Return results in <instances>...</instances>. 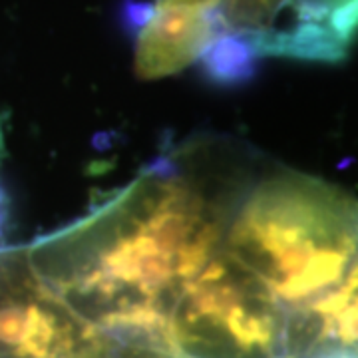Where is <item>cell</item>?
I'll list each match as a JSON object with an SVG mask.
<instances>
[{
    "instance_id": "obj_1",
    "label": "cell",
    "mask_w": 358,
    "mask_h": 358,
    "mask_svg": "<svg viewBox=\"0 0 358 358\" xmlns=\"http://www.w3.org/2000/svg\"><path fill=\"white\" fill-rule=\"evenodd\" d=\"M233 193L213 189L189 162L159 159L86 215L24 245L26 257L94 333L173 358L169 317L219 253Z\"/></svg>"
},
{
    "instance_id": "obj_2",
    "label": "cell",
    "mask_w": 358,
    "mask_h": 358,
    "mask_svg": "<svg viewBox=\"0 0 358 358\" xmlns=\"http://www.w3.org/2000/svg\"><path fill=\"white\" fill-rule=\"evenodd\" d=\"M221 247L281 310L287 358H310L358 281V199L289 169L257 178L233 193Z\"/></svg>"
},
{
    "instance_id": "obj_3",
    "label": "cell",
    "mask_w": 358,
    "mask_h": 358,
    "mask_svg": "<svg viewBox=\"0 0 358 358\" xmlns=\"http://www.w3.org/2000/svg\"><path fill=\"white\" fill-rule=\"evenodd\" d=\"M211 16L219 46L205 64L237 80L255 58L338 62L358 36V0H157Z\"/></svg>"
},
{
    "instance_id": "obj_4",
    "label": "cell",
    "mask_w": 358,
    "mask_h": 358,
    "mask_svg": "<svg viewBox=\"0 0 358 358\" xmlns=\"http://www.w3.org/2000/svg\"><path fill=\"white\" fill-rule=\"evenodd\" d=\"M167 343L173 358H287L281 310L223 247L179 299Z\"/></svg>"
},
{
    "instance_id": "obj_5",
    "label": "cell",
    "mask_w": 358,
    "mask_h": 358,
    "mask_svg": "<svg viewBox=\"0 0 358 358\" xmlns=\"http://www.w3.org/2000/svg\"><path fill=\"white\" fill-rule=\"evenodd\" d=\"M219 46L211 16L195 6L157 2L141 22L136 42V70L143 80L178 74L205 62Z\"/></svg>"
},
{
    "instance_id": "obj_6",
    "label": "cell",
    "mask_w": 358,
    "mask_h": 358,
    "mask_svg": "<svg viewBox=\"0 0 358 358\" xmlns=\"http://www.w3.org/2000/svg\"><path fill=\"white\" fill-rule=\"evenodd\" d=\"M78 358H157L152 352H145L140 348H134V346L120 345L114 343L110 338H103L100 336V341L92 346L90 350H86L84 355H80Z\"/></svg>"
},
{
    "instance_id": "obj_7",
    "label": "cell",
    "mask_w": 358,
    "mask_h": 358,
    "mask_svg": "<svg viewBox=\"0 0 358 358\" xmlns=\"http://www.w3.org/2000/svg\"><path fill=\"white\" fill-rule=\"evenodd\" d=\"M0 152H2V129H0Z\"/></svg>"
},
{
    "instance_id": "obj_8",
    "label": "cell",
    "mask_w": 358,
    "mask_h": 358,
    "mask_svg": "<svg viewBox=\"0 0 358 358\" xmlns=\"http://www.w3.org/2000/svg\"><path fill=\"white\" fill-rule=\"evenodd\" d=\"M338 358H350V357H338Z\"/></svg>"
}]
</instances>
